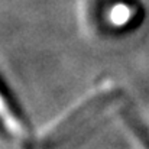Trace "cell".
I'll use <instances>...</instances> for the list:
<instances>
[{
    "instance_id": "obj_3",
    "label": "cell",
    "mask_w": 149,
    "mask_h": 149,
    "mask_svg": "<svg viewBox=\"0 0 149 149\" xmlns=\"http://www.w3.org/2000/svg\"><path fill=\"white\" fill-rule=\"evenodd\" d=\"M80 28L86 35H96L100 28V0H77Z\"/></svg>"
},
{
    "instance_id": "obj_2",
    "label": "cell",
    "mask_w": 149,
    "mask_h": 149,
    "mask_svg": "<svg viewBox=\"0 0 149 149\" xmlns=\"http://www.w3.org/2000/svg\"><path fill=\"white\" fill-rule=\"evenodd\" d=\"M1 116H3V125L6 130L10 133V136L19 142L22 146L31 145L32 139V130L31 126L23 116V111L20 107L15 103L12 96L4 90L1 96Z\"/></svg>"
},
{
    "instance_id": "obj_4",
    "label": "cell",
    "mask_w": 149,
    "mask_h": 149,
    "mask_svg": "<svg viewBox=\"0 0 149 149\" xmlns=\"http://www.w3.org/2000/svg\"><path fill=\"white\" fill-rule=\"evenodd\" d=\"M122 119H123L125 127L130 133L138 149H149V132L141 123V120H138V117L130 111H125L122 114Z\"/></svg>"
},
{
    "instance_id": "obj_5",
    "label": "cell",
    "mask_w": 149,
    "mask_h": 149,
    "mask_svg": "<svg viewBox=\"0 0 149 149\" xmlns=\"http://www.w3.org/2000/svg\"><path fill=\"white\" fill-rule=\"evenodd\" d=\"M135 7L127 4V3H119L113 7V10L110 12V16H111V22L113 25H120V26H125L127 23L132 22L133 16L136 15V12H133Z\"/></svg>"
},
{
    "instance_id": "obj_1",
    "label": "cell",
    "mask_w": 149,
    "mask_h": 149,
    "mask_svg": "<svg viewBox=\"0 0 149 149\" xmlns=\"http://www.w3.org/2000/svg\"><path fill=\"white\" fill-rule=\"evenodd\" d=\"M122 96L123 91L114 81L106 80L97 84L93 90L65 109L58 117L51 120L41 130L39 142L47 148L68 141L71 136L91 126L100 114L114 106Z\"/></svg>"
}]
</instances>
